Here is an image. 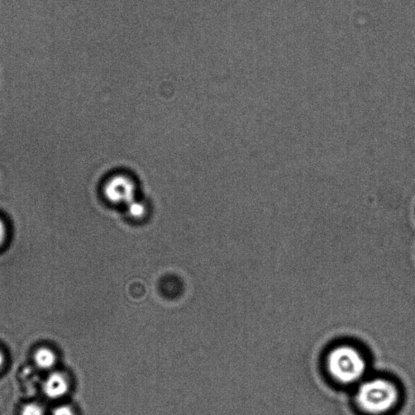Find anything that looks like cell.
Listing matches in <instances>:
<instances>
[{
  "label": "cell",
  "mask_w": 415,
  "mask_h": 415,
  "mask_svg": "<svg viewBox=\"0 0 415 415\" xmlns=\"http://www.w3.org/2000/svg\"><path fill=\"white\" fill-rule=\"evenodd\" d=\"M35 361L41 369L49 370L55 364L56 355L49 348L42 347L35 352Z\"/></svg>",
  "instance_id": "4"
},
{
  "label": "cell",
  "mask_w": 415,
  "mask_h": 415,
  "mask_svg": "<svg viewBox=\"0 0 415 415\" xmlns=\"http://www.w3.org/2000/svg\"><path fill=\"white\" fill-rule=\"evenodd\" d=\"M69 382L64 375L55 372L45 380L44 385V394L51 399H59L68 392Z\"/></svg>",
  "instance_id": "3"
},
{
  "label": "cell",
  "mask_w": 415,
  "mask_h": 415,
  "mask_svg": "<svg viewBox=\"0 0 415 415\" xmlns=\"http://www.w3.org/2000/svg\"><path fill=\"white\" fill-rule=\"evenodd\" d=\"M400 391L397 384L387 378L362 380L357 386L355 403L367 415H385L397 407Z\"/></svg>",
  "instance_id": "1"
},
{
  "label": "cell",
  "mask_w": 415,
  "mask_h": 415,
  "mask_svg": "<svg viewBox=\"0 0 415 415\" xmlns=\"http://www.w3.org/2000/svg\"><path fill=\"white\" fill-rule=\"evenodd\" d=\"M3 362H4V357H3V355L2 354V352L0 351V369H1V367L3 365Z\"/></svg>",
  "instance_id": "8"
},
{
  "label": "cell",
  "mask_w": 415,
  "mask_h": 415,
  "mask_svg": "<svg viewBox=\"0 0 415 415\" xmlns=\"http://www.w3.org/2000/svg\"><path fill=\"white\" fill-rule=\"evenodd\" d=\"M326 369L333 380L348 386L359 385L364 380L367 364L364 355L357 347L342 344L328 352Z\"/></svg>",
  "instance_id": "2"
},
{
  "label": "cell",
  "mask_w": 415,
  "mask_h": 415,
  "mask_svg": "<svg viewBox=\"0 0 415 415\" xmlns=\"http://www.w3.org/2000/svg\"><path fill=\"white\" fill-rule=\"evenodd\" d=\"M53 415H74V412L68 405H60L55 409Z\"/></svg>",
  "instance_id": "6"
},
{
  "label": "cell",
  "mask_w": 415,
  "mask_h": 415,
  "mask_svg": "<svg viewBox=\"0 0 415 415\" xmlns=\"http://www.w3.org/2000/svg\"><path fill=\"white\" fill-rule=\"evenodd\" d=\"M7 238L6 224L0 218V246L3 245Z\"/></svg>",
  "instance_id": "7"
},
{
  "label": "cell",
  "mask_w": 415,
  "mask_h": 415,
  "mask_svg": "<svg viewBox=\"0 0 415 415\" xmlns=\"http://www.w3.org/2000/svg\"><path fill=\"white\" fill-rule=\"evenodd\" d=\"M21 415H44V410L40 405L37 403H28L24 407Z\"/></svg>",
  "instance_id": "5"
}]
</instances>
